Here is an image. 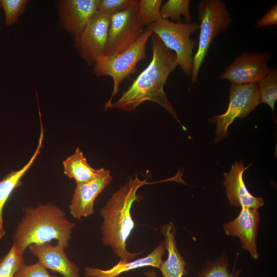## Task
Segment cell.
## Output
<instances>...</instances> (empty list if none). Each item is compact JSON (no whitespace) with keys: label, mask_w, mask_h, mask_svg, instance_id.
Here are the masks:
<instances>
[{"label":"cell","mask_w":277,"mask_h":277,"mask_svg":"<svg viewBox=\"0 0 277 277\" xmlns=\"http://www.w3.org/2000/svg\"><path fill=\"white\" fill-rule=\"evenodd\" d=\"M245 167L243 161H236L229 171L224 173V185L230 205L258 209L264 203L261 197L253 195L247 189L243 179Z\"/></svg>","instance_id":"9a60e30c"},{"label":"cell","mask_w":277,"mask_h":277,"mask_svg":"<svg viewBox=\"0 0 277 277\" xmlns=\"http://www.w3.org/2000/svg\"><path fill=\"white\" fill-rule=\"evenodd\" d=\"M270 58L266 52H244L225 68L220 77L233 84L257 83L269 73Z\"/></svg>","instance_id":"30bf717a"},{"label":"cell","mask_w":277,"mask_h":277,"mask_svg":"<svg viewBox=\"0 0 277 277\" xmlns=\"http://www.w3.org/2000/svg\"><path fill=\"white\" fill-rule=\"evenodd\" d=\"M112 180L110 171L102 168L93 179L76 184L69 206L70 214L80 220L94 214L95 201Z\"/></svg>","instance_id":"8fae6325"},{"label":"cell","mask_w":277,"mask_h":277,"mask_svg":"<svg viewBox=\"0 0 277 277\" xmlns=\"http://www.w3.org/2000/svg\"><path fill=\"white\" fill-rule=\"evenodd\" d=\"M229 100L226 112L211 120L216 124V143L227 136L228 127L235 118L246 117L260 104L257 84H231Z\"/></svg>","instance_id":"52a82bcc"},{"label":"cell","mask_w":277,"mask_h":277,"mask_svg":"<svg viewBox=\"0 0 277 277\" xmlns=\"http://www.w3.org/2000/svg\"><path fill=\"white\" fill-rule=\"evenodd\" d=\"M110 22V16L97 11L75 38V47L88 65L105 55Z\"/></svg>","instance_id":"9c48e42d"},{"label":"cell","mask_w":277,"mask_h":277,"mask_svg":"<svg viewBox=\"0 0 277 277\" xmlns=\"http://www.w3.org/2000/svg\"><path fill=\"white\" fill-rule=\"evenodd\" d=\"M14 277H57L51 275L48 269L37 262L31 265H24L15 273Z\"/></svg>","instance_id":"4316f807"},{"label":"cell","mask_w":277,"mask_h":277,"mask_svg":"<svg viewBox=\"0 0 277 277\" xmlns=\"http://www.w3.org/2000/svg\"><path fill=\"white\" fill-rule=\"evenodd\" d=\"M97 0H64L58 2L61 26L74 38L97 11Z\"/></svg>","instance_id":"7c38bea8"},{"label":"cell","mask_w":277,"mask_h":277,"mask_svg":"<svg viewBox=\"0 0 277 277\" xmlns=\"http://www.w3.org/2000/svg\"><path fill=\"white\" fill-rule=\"evenodd\" d=\"M229 262L225 256L216 259L213 263L210 262L204 267L199 277H239L242 270L229 272L228 269Z\"/></svg>","instance_id":"cb8c5ba5"},{"label":"cell","mask_w":277,"mask_h":277,"mask_svg":"<svg viewBox=\"0 0 277 277\" xmlns=\"http://www.w3.org/2000/svg\"><path fill=\"white\" fill-rule=\"evenodd\" d=\"M64 174L73 179L76 184L86 182L95 178L100 173L101 168L95 169L87 162L81 149L77 147L74 153L63 162Z\"/></svg>","instance_id":"d6986e66"},{"label":"cell","mask_w":277,"mask_h":277,"mask_svg":"<svg viewBox=\"0 0 277 277\" xmlns=\"http://www.w3.org/2000/svg\"><path fill=\"white\" fill-rule=\"evenodd\" d=\"M25 264L23 253L13 243L9 251L0 259V277H14Z\"/></svg>","instance_id":"7402d4cb"},{"label":"cell","mask_w":277,"mask_h":277,"mask_svg":"<svg viewBox=\"0 0 277 277\" xmlns=\"http://www.w3.org/2000/svg\"><path fill=\"white\" fill-rule=\"evenodd\" d=\"M161 230L164 236L163 243L167 250L168 256L162 262L159 269L164 277H183L187 270L185 268L186 262L176 246L175 226L170 222L161 227Z\"/></svg>","instance_id":"e0dca14e"},{"label":"cell","mask_w":277,"mask_h":277,"mask_svg":"<svg viewBox=\"0 0 277 277\" xmlns=\"http://www.w3.org/2000/svg\"><path fill=\"white\" fill-rule=\"evenodd\" d=\"M162 0H141L137 10V18L140 23L148 26L162 19L160 10Z\"/></svg>","instance_id":"603a6c76"},{"label":"cell","mask_w":277,"mask_h":277,"mask_svg":"<svg viewBox=\"0 0 277 277\" xmlns=\"http://www.w3.org/2000/svg\"><path fill=\"white\" fill-rule=\"evenodd\" d=\"M138 0H97L98 12L111 16L138 2Z\"/></svg>","instance_id":"484cf974"},{"label":"cell","mask_w":277,"mask_h":277,"mask_svg":"<svg viewBox=\"0 0 277 277\" xmlns=\"http://www.w3.org/2000/svg\"><path fill=\"white\" fill-rule=\"evenodd\" d=\"M260 222L258 209L242 207L238 216L223 225L226 234L240 239L241 246L254 259L259 258L256 236Z\"/></svg>","instance_id":"5bb4252c"},{"label":"cell","mask_w":277,"mask_h":277,"mask_svg":"<svg viewBox=\"0 0 277 277\" xmlns=\"http://www.w3.org/2000/svg\"><path fill=\"white\" fill-rule=\"evenodd\" d=\"M44 128L41 123V133L36 149L29 161L20 169L11 170L0 180V240L6 234L3 225L4 206L13 191L19 187L22 179L31 167L41 152L44 140Z\"/></svg>","instance_id":"ac0fdd59"},{"label":"cell","mask_w":277,"mask_h":277,"mask_svg":"<svg viewBox=\"0 0 277 277\" xmlns=\"http://www.w3.org/2000/svg\"><path fill=\"white\" fill-rule=\"evenodd\" d=\"M189 0H168L161 8L160 13L163 19L171 18L181 23V16L185 17L184 22L187 23H192L190 12Z\"/></svg>","instance_id":"44dd1931"},{"label":"cell","mask_w":277,"mask_h":277,"mask_svg":"<svg viewBox=\"0 0 277 277\" xmlns=\"http://www.w3.org/2000/svg\"><path fill=\"white\" fill-rule=\"evenodd\" d=\"M277 24V5L275 4L258 21L255 25V29L264 28Z\"/></svg>","instance_id":"83f0119b"},{"label":"cell","mask_w":277,"mask_h":277,"mask_svg":"<svg viewBox=\"0 0 277 277\" xmlns=\"http://www.w3.org/2000/svg\"><path fill=\"white\" fill-rule=\"evenodd\" d=\"M154 183L141 180L136 175L115 191L100 209L102 243L111 248L120 261H132L142 253L131 252L127 249V240L135 227L131 210L133 204L143 198L137 194L140 188Z\"/></svg>","instance_id":"7a4b0ae2"},{"label":"cell","mask_w":277,"mask_h":277,"mask_svg":"<svg viewBox=\"0 0 277 277\" xmlns=\"http://www.w3.org/2000/svg\"><path fill=\"white\" fill-rule=\"evenodd\" d=\"M23 215L13 233V244L24 254L29 245L50 243L53 240L68 248L76 224L54 203H40L23 209Z\"/></svg>","instance_id":"3957f363"},{"label":"cell","mask_w":277,"mask_h":277,"mask_svg":"<svg viewBox=\"0 0 277 277\" xmlns=\"http://www.w3.org/2000/svg\"><path fill=\"white\" fill-rule=\"evenodd\" d=\"M197 12L200 30L197 51L193 56L191 85L197 81L200 69L212 42L228 29L233 21L225 2L222 0L200 1Z\"/></svg>","instance_id":"277c9868"},{"label":"cell","mask_w":277,"mask_h":277,"mask_svg":"<svg viewBox=\"0 0 277 277\" xmlns=\"http://www.w3.org/2000/svg\"><path fill=\"white\" fill-rule=\"evenodd\" d=\"M163 243L160 244L151 252L143 258L130 261H119L109 269L87 266L84 269L85 277H117L121 274L132 270L146 267L160 269L165 252Z\"/></svg>","instance_id":"2e32d148"},{"label":"cell","mask_w":277,"mask_h":277,"mask_svg":"<svg viewBox=\"0 0 277 277\" xmlns=\"http://www.w3.org/2000/svg\"><path fill=\"white\" fill-rule=\"evenodd\" d=\"M28 249L47 269L63 277H80L78 266L69 260L61 243L57 242L55 245L50 243L33 244Z\"/></svg>","instance_id":"4fadbf2b"},{"label":"cell","mask_w":277,"mask_h":277,"mask_svg":"<svg viewBox=\"0 0 277 277\" xmlns=\"http://www.w3.org/2000/svg\"><path fill=\"white\" fill-rule=\"evenodd\" d=\"M136 4L110 16L105 55L122 52L132 45L145 30L138 22Z\"/></svg>","instance_id":"ba28073f"},{"label":"cell","mask_w":277,"mask_h":277,"mask_svg":"<svg viewBox=\"0 0 277 277\" xmlns=\"http://www.w3.org/2000/svg\"><path fill=\"white\" fill-rule=\"evenodd\" d=\"M260 103L267 104L271 109L274 116V107L277 99V70L270 69L269 73L257 83Z\"/></svg>","instance_id":"ffe728a7"},{"label":"cell","mask_w":277,"mask_h":277,"mask_svg":"<svg viewBox=\"0 0 277 277\" xmlns=\"http://www.w3.org/2000/svg\"><path fill=\"white\" fill-rule=\"evenodd\" d=\"M152 33L145 29L140 37L124 51L105 55L96 60L94 65V73L98 76H110L113 81V91L105 104V108L112 103V99L118 93L122 82L135 73L137 63L146 57V46Z\"/></svg>","instance_id":"5b68a950"},{"label":"cell","mask_w":277,"mask_h":277,"mask_svg":"<svg viewBox=\"0 0 277 277\" xmlns=\"http://www.w3.org/2000/svg\"><path fill=\"white\" fill-rule=\"evenodd\" d=\"M27 3V0H0V7L4 10L7 25L12 26L16 23Z\"/></svg>","instance_id":"d4e9b609"},{"label":"cell","mask_w":277,"mask_h":277,"mask_svg":"<svg viewBox=\"0 0 277 277\" xmlns=\"http://www.w3.org/2000/svg\"><path fill=\"white\" fill-rule=\"evenodd\" d=\"M199 28V24L195 22L177 23L162 18L145 29L157 35L167 48L175 53L177 66L186 75L191 77L193 50L196 43L190 36Z\"/></svg>","instance_id":"8992f818"},{"label":"cell","mask_w":277,"mask_h":277,"mask_svg":"<svg viewBox=\"0 0 277 277\" xmlns=\"http://www.w3.org/2000/svg\"><path fill=\"white\" fill-rule=\"evenodd\" d=\"M124 277H126V276H124Z\"/></svg>","instance_id":"f546056e"},{"label":"cell","mask_w":277,"mask_h":277,"mask_svg":"<svg viewBox=\"0 0 277 277\" xmlns=\"http://www.w3.org/2000/svg\"><path fill=\"white\" fill-rule=\"evenodd\" d=\"M145 277H157L156 274L153 270H147L143 272Z\"/></svg>","instance_id":"f1b7e54d"},{"label":"cell","mask_w":277,"mask_h":277,"mask_svg":"<svg viewBox=\"0 0 277 277\" xmlns=\"http://www.w3.org/2000/svg\"><path fill=\"white\" fill-rule=\"evenodd\" d=\"M152 60L121 97L106 109L132 111L146 101L156 103L164 107L181 124L177 114L164 90L170 73L177 66L176 55L167 48L159 37L152 33Z\"/></svg>","instance_id":"6da1fadb"}]
</instances>
